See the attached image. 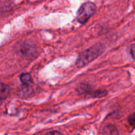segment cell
<instances>
[{
	"label": "cell",
	"mask_w": 135,
	"mask_h": 135,
	"mask_svg": "<svg viewBox=\"0 0 135 135\" xmlns=\"http://www.w3.org/2000/svg\"><path fill=\"white\" fill-rule=\"evenodd\" d=\"M34 93V89L30 84L22 83L17 89V95L20 97L26 98Z\"/></svg>",
	"instance_id": "obj_3"
},
{
	"label": "cell",
	"mask_w": 135,
	"mask_h": 135,
	"mask_svg": "<svg viewBox=\"0 0 135 135\" xmlns=\"http://www.w3.org/2000/svg\"><path fill=\"white\" fill-rule=\"evenodd\" d=\"M107 95V91L105 90L100 89L96 91V92L93 93L92 94V97H101L105 96Z\"/></svg>",
	"instance_id": "obj_8"
},
{
	"label": "cell",
	"mask_w": 135,
	"mask_h": 135,
	"mask_svg": "<svg viewBox=\"0 0 135 135\" xmlns=\"http://www.w3.org/2000/svg\"><path fill=\"white\" fill-rule=\"evenodd\" d=\"M105 50V46L102 43H98L94 45L88 50L83 52L79 56L76 60V65L78 68L85 66L88 64L101 55Z\"/></svg>",
	"instance_id": "obj_1"
},
{
	"label": "cell",
	"mask_w": 135,
	"mask_h": 135,
	"mask_svg": "<svg viewBox=\"0 0 135 135\" xmlns=\"http://www.w3.org/2000/svg\"><path fill=\"white\" fill-rule=\"evenodd\" d=\"M20 52L25 56L31 57L35 54L36 49L34 46L27 43H24L20 46Z\"/></svg>",
	"instance_id": "obj_4"
},
{
	"label": "cell",
	"mask_w": 135,
	"mask_h": 135,
	"mask_svg": "<svg viewBox=\"0 0 135 135\" xmlns=\"http://www.w3.org/2000/svg\"><path fill=\"white\" fill-rule=\"evenodd\" d=\"M96 7L92 2H86L81 5L77 12L78 21L80 23L84 24L96 13Z\"/></svg>",
	"instance_id": "obj_2"
},
{
	"label": "cell",
	"mask_w": 135,
	"mask_h": 135,
	"mask_svg": "<svg viewBox=\"0 0 135 135\" xmlns=\"http://www.w3.org/2000/svg\"><path fill=\"white\" fill-rule=\"evenodd\" d=\"M10 93V88L7 85L0 83V99H4L7 97Z\"/></svg>",
	"instance_id": "obj_5"
},
{
	"label": "cell",
	"mask_w": 135,
	"mask_h": 135,
	"mask_svg": "<svg viewBox=\"0 0 135 135\" xmlns=\"http://www.w3.org/2000/svg\"><path fill=\"white\" fill-rule=\"evenodd\" d=\"M1 103H2V99H0V105H1Z\"/></svg>",
	"instance_id": "obj_12"
},
{
	"label": "cell",
	"mask_w": 135,
	"mask_h": 135,
	"mask_svg": "<svg viewBox=\"0 0 135 135\" xmlns=\"http://www.w3.org/2000/svg\"><path fill=\"white\" fill-rule=\"evenodd\" d=\"M45 135H62V134L60 133V132H58V131L54 130V131H51V132H47V133H46Z\"/></svg>",
	"instance_id": "obj_11"
},
{
	"label": "cell",
	"mask_w": 135,
	"mask_h": 135,
	"mask_svg": "<svg viewBox=\"0 0 135 135\" xmlns=\"http://www.w3.org/2000/svg\"><path fill=\"white\" fill-rule=\"evenodd\" d=\"M103 135H118V131L115 126L109 124L104 127Z\"/></svg>",
	"instance_id": "obj_6"
},
{
	"label": "cell",
	"mask_w": 135,
	"mask_h": 135,
	"mask_svg": "<svg viewBox=\"0 0 135 135\" xmlns=\"http://www.w3.org/2000/svg\"><path fill=\"white\" fill-rule=\"evenodd\" d=\"M130 53L131 54L132 57L135 59V45H133L130 48Z\"/></svg>",
	"instance_id": "obj_10"
},
{
	"label": "cell",
	"mask_w": 135,
	"mask_h": 135,
	"mask_svg": "<svg viewBox=\"0 0 135 135\" xmlns=\"http://www.w3.org/2000/svg\"><path fill=\"white\" fill-rule=\"evenodd\" d=\"M20 80L22 83L30 84L32 82V76L30 74H22L20 76Z\"/></svg>",
	"instance_id": "obj_7"
},
{
	"label": "cell",
	"mask_w": 135,
	"mask_h": 135,
	"mask_svg": "<svg viewBox=\"0 0 135 135\" xmlns=\"http://www.w3.org/2000/svg\"><path fill=\"white\" fill-rule=\"evenodd\" d=\"M128 121H129V123L132 127L135 128V112H133V114H131L129 116V118H128Z\"/></svg>",
	"instance_id": "obj_9"
}]
</instances>
